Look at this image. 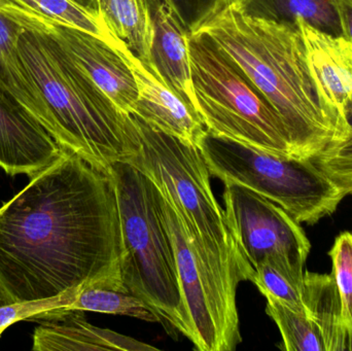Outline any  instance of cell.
Instances as JSON below:
<instances>
[{
  "label": "cell",
  "instance_id": "f1b7e54d",
  "mask_svg": "<svg viewBox=\"0 0 352 351\" xmlns=\"http://www.w3.org/2000/svg\"><path fill=\"white\" fill-rule=\"evenodd\" d=\"M76 1L80 2V3L84 4V5L88 6V8H93V10H95L94 0H76Z\"/></svg>",
  "mask_w": 352,
  "mask_h": 351
},
{
  "label": "cell",
  "instance_id": "30bf717a",
  "mask_svg": "<svg viewBox=\"0 0 352 351\" xmlns=\"http://www.w3.org/2000/svg\"><path fill=\"white\" fill-rule=\"evenodd\" d=\"M62 148L38 121L0 90V168L30 179L59 158Z\"/></svg>",
  "mask_w": 352,
  "mask_h": 351
},
{
  "label": "cell",
  "instance_id": "f546056e",
  "mask_svg": "<svg viewBox=\"0 0 352 351\" xmlns=\"http://www.w3.org/2000/svg\"><path fill=\"white\" fill-rule=\"evenodd\" d=\"M349 124H351V126L352 127V117H351V120H349Z\"/></svg>",
  "mask_w": 352,
  "mask_h": 351
},
{
  "label": "cell",
  "instance_id": "5bb4252c",
  "mask_svg": "<svg viewBox=\"0 0 352 351\" xmlns=\"http://www.w3.org/2000/svg\"><path fill=\"white\" fill-rule=\"evenodd\" d=\"M154 24L152 67L167 86L196 109L188 34L170 4L165 0H148Z\"/></svg>",
  "mask_w": 352,
  "mask_h": 351
},
{
  "label": "cell",
  "instance_id": "ffe728a7",
  "mask_svg": "<svg viewBox=\"0 0 352 351\" xmlns=\"http://www.w3.org/2000/svg\"><path fill=\"white\" fill-rule=\"evenodd\" d=\"M64 310L90 311L105 315H124L150 323H159L154 311L138 297L97 286L80 288Z\"/></svg>",
  "mask_w": 352,
  "mask_h": 351
},
{
  "label": "cell",
  "instance_id": "484cf974",
  "mask_svg": "<svg viewBox=\"0 0 352 351\" xmlns=\"http://www.w3.org/2000/svg\"><path fill=\"white\" fill-rule=\"evenodd\" d=\"M190 32L194 31L225 0H165Z\"/></svg>",
  "mask_w": 352,
  "mask_h": 351
},
{
  "label": "cell",
  "instance_id": "4fadbf2b",
  "mask_svg": "<svg viewBox=\"0 0 352 351\" xmlns=\"http://www.w3.org/2000/svg\"><path fill=\"white\" fill-rule=\"evenodd\" d=\"M160 190V189H159ZM163 214L175 247L182 297L192 325V344L197 350L221 351L219 335L205 295L202 276L182 220L160 191Z\"/></svg>",
  "mask_w": 352,
  "mask_h": 351
},
{
  "label": "cell",
  "instance_id": "8992f818",
  "mask_svg": "<svg viewBox=\"0 0 352 351\" xmlns=\"http://www.w3.org/2000/svg\"><path fill=\"white\" fill-rule=\"evenodd\" d=\"M188 52L197 113L207 132L294 157L283 121L241 68L203 33L190 32Z\"/></svg>",
  "mask_w": 352,
  "mask_h": 351
},
{
  "label": "cell",
  "instance_id": "603a6c76",
  "mask_svg": "<svg viewBox=\"0 0 352 351\" xmlns=\"http://www.w3.org/2000/svg\"><path fill=\"white\" fill-rule=\"evenodd\" d=\"M332 274L342 304L345 326L352 341V232L345 231L335 239L330 251Z\"/></svg>",
  "mask_w": 352,
  "mask_h": 351
},
{
  "label": "cell",
  "instance_id": "7402d4cb",
  "mask_svg": "<svg viewBox=\"0 0 352 351\" xmlns=\"http://www.w3.org/2000/svg\"><path fill=\"white\" fill-rule=\"evenodd\" d=\"M266 300V313L280 331L283 350L326 351L322 333L307 315L297 313L274 299Z\"/></svg>",
  "mask_w": 352,
  "mask_h": 351
},
{
  "label": "cell",
  "instance_id": "ba28073f",
  "mask_svg": "<svg viewBox=\"0 0 352 351\" xmlns=\"http://www.w3.org/2000/svg\"><path fill=\"white\" fill-rule=\"evenodd\" d=\"M223 185L228 227L252 267L271 259L304 275L311 243L301 224L268 198L237 183Z\"/></svg>",
  "mask_w": 352,
  "mask_h": 351
},
{
  "label": "cell",
  "instance_id": "cb8c5ba5",
  "mask_svg": "<svg viewBox=\"0 0 352 351\" xmlns=\"http://www.w3.org/2000/svg\"><path fill=\"white\" fill-rule=\"evenodd\" d=\"M312 161L345 197L352 195V132L346 139L329 146Z\"/></svg>",
  "mask_w": 352,
  "mask_h": 351
},
{
  "label": "cell",
  "instance_id": "44dd1931",
  "mask_svg": "<svg viewBox=\"0 0 352 351\" xmlns=\"http://www.w3.org/2000/svg\"><path fill=\"white\" fill-rule=\"evenodd\" d=\"M265 298L274 299L297 313L305 315L304 275H298L274 260H265L254 268L252 280Z\"/></svg>",
  "mask_w": 352,
  "mask_h": 351
},
{
  "label": "cell",
  "instance_id": "9c48e42d",
  "mask_svg": "<svg viewBox=\"0 0 352 351\" xmlns=\"http://www.w3.org/2000/svg\"><path fill=\"white\" fill-rule=\"evenodd\" d=\"M111 45L126 60L135 78L138 97L131 115L159 131L199 148L207 134L199 113L165 84L152 66L144 64L125 41L115 36Z\"/></svg>",
  "mask_w": 352,
  "mask_h": 351
},
{
  "label": "cell",
  "instance_id": "7c38bea8",
  "mask_svg": "<svg viewBox=\"0 0 352 351\" xmlns=\"http://www.w3.org/2000/svg\"><path fill=\"white\" fill-rule=\"evenodd\" d=\"M35 351L158 350L131 337L91 325L85 311L54 309L32 317Z\"/></svg>",
  "mask_w": 352,
  "mask_h": 351
},
{
  "label": "cell",
  "instance_id": "83f0119b",
  "mask_svg": "<svg viewBox=\"0 0 352 351\" xmlns=\"http://www.w3.org/2000/svg\"><path fill=\"white\" fill-rule=\"evenodd\" d=\"M14 304L12 299L8 296V293L4 290L2 284H0V307L8 306V305Z\"/></svg>",
  "mask_w": 352,
  "mask_h": 351
},
{
  "label": "cell",
  "instance_id": "3957f363",
  "mask_svg": "<svg viewBox=\"0 0 352 351\" xmlns=\"http://www.w3.org/2000/svg\"><path fill=\"white\" fill-rule=\"evenodd\" d=\"M192 32L210 37L264 95L296 158H314L351 135V126L330 111L316 87L299 25L250 18L225 0Z\"/></svg>",
  "mask_w": 352,
  "mask_h": 351
},
{
  "label": "cell",
  "instance_id": "8fae6325",
  "mask_svg": "<svg viewBox=\"0 0 352 351\" xmlns=\"http://www.w3.org/2000/svg\"><path fill=\"white\" fill-rule=\"evenodd\" d=\"M312 78L327 106L343 123L352 117V41L298 20ZM352 128V127H351Z\"/></svg>",
  "mask_w": 352,
  "mask_h": 351
},
{
  "label": "cell",
  "instance_id": "d4e9b609",
  "mask_svg": "<svg viewBox=\"0 0 352 351\" xmlns=\"http://www.w3.org/2000/svg\"><path fill=\"white\" fill-rule=\"evenodd\" d=\"M76 292L66 293L58 298L30 303H14L0 307V336L4 330L21 321H31L32 317L54 309H64L72 302Z\"/></svg>",
  "mask_w": 352,
  "mask_h": 351
},
{
  "label": "cell",
  "instance_id": "6da1fadb",
  "mask_svg": "<svg viewBox=\"0 0 352 351\" xmlns=\"http://www.w3.org/2000/svg\"><path fill=\"white\" fill-rule=\"evenodd\" d=\"M115 183L78 155L59 158L0 206V284L14 303L85 286L126 292Z\"/></svg>",
  "mask_w": 352,
  "mask_h": 351
},
{
  "label": "cell",
  "instance_id": "ac0fdd59",
  "mask_svg": "<svg viewBox=\"0 0 352 351\" xmlns=\"http://www.w3.org/2000/svg\"><path fill=\"white\" fill-rule=\"evenodd\" d=\"M94 5L111 33L152 66L154 24L148 0H94Z\"/></svg>",
  "mask_w": 352,
  "mask_h": 351
},
{
  "label": "cell",
  "instance_id": "5b68a950",
  "mask_svg": "<svg viewBox=\"0 0 352 351\" xmlns=\"http://www.w3.org/2000/svg\"><path fill=\"white\" fill-rule=\"evenodd\" d=\"M124 245V288L142 299L159 323L192 340L170 231L156 183L127 161L111 165Z\"/></svg>",
  "mask_w": 352,
  "mask_h": 351
},
{
  "label": "cell",
  "instance_id": "e0dca14e",
  "mask_svg": "<svg viewBox=\"0 0 352 351\" xmlns=\"http://www.w3.org/2000/svg\"><path fill=\"white\" fill-rule=\"evenodd\" d=\"M238 10L250 18L279 24L297 25L298 20L316 30L344 36L333 0H233Z\"/></svg>",
  "mask_w": 352,
  "mask_h": 351
},
{
  "label": "cell",
  "instance_id": "52a82bcc",
  "mask_svg": "<svg viewBox=\"0 0 352 351\" xmlns=\"http://www.w3.org/2000/svg\"><path fill=\"white\" fill-rule=\"evenodd\" d=\"M199 148L212 177L268 198L300 224H318L345 198L312 159L273 154L208 132Z\"/></svg>",
  "mask_w": 352,
  "mask_h": 351
},
{
  "label": "cell",
  "instance_id": "7a4b0ae2",
  "mask_svg": "<svg viewBox=\"0 0 352 351\" xmlns=\"http://www.w3.org/2000/svg\"><path fill=\"white\" fill-rule=\"evenodd\" d=\"M131 115L140 146L127 162L156 183L179 216L202 276L221 350H236L242 341L236 293L240 282L252 280L254 269L230 232L204 157L197 146Z\"/></svg>",
  "mask_w": 352,
  "mask_h": 351
},
{
  "label": "cell",
  "instance_id": "2e32d148",
  "mask_svg": "<svg viewBox=\"0 0 352 351\" xmlns=\"http://www.w3.org/2000/svg\"><path fill=\"white\" fill-rule=\"evenodd\" d=\"M22 30V26L0 10V90L22 105L45 129V104L19 55Z\"/></svg>",
  "mask_w": 352,
  "mask_h": 351
},
{
  "label": "cell",
  "instance_id": "4316f807",
  "mask_svg": "<svg viewBox=\"0 0 352 351\" xmlns=\"http://www.w3.org/2000/svg\"><path fill=\"white\" fill-rule=\"evenodd\" d=\"M338 12L344 36L352 41V0H333Z\"/></svg>",
  "mask_w": 352,
  "mask_h": 351
},
{
  "label": "cell",
  "instance_id": "9a60e30c",
  "mask_svg": "<svg viewBox=\"0 0 352 351\" xmlns=\"http://www.w3.org/2000/svg\"><path fill=\"white\" fill-rule=\"evenodd\" d=\"M303 303L305 315L322 333L326 351H352L340 295L332 273H304Z\"/></svg>",
  "mask_w": 352,
  "mask_h": 351
},
{
  "label": "cell",
  "instance_id": "277c9868",
  "mask_svg": "<svg viewBox=\"0 0 352 351\" xmlns=\"http://www.w3.org/2000/svg\"><path fill=\"white\" fill-rule=\"evenodd\" d=\"M18 51L45 104V130L62 150L107 173L135 154L132 115L118 109L54 37L23 27Z\"/></svg>",
  "mask_w": 352,
  "mask_h": 351
},
{
  "label": "cell",
  "instance_id": "d6986e66",
  "mask_svg": "<svg viewBox=\"0 0 352 351\" xmlns=\"http://www.w3.org/2000/svg\"><path fill=\"white\" fill-rule=\"evenodd\" d=\"M12 5L52 19L66 26L80 29L113 45L115 35L102 16L76 0H2Z\"/></svg>",
  "mask_w": 352,
  "mask_h": 351
}]
</instances>
